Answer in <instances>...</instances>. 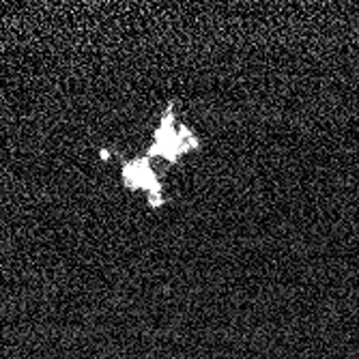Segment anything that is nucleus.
I'll list each match as a JSON object with an SVG mask.
<instances>
[{"instance_id":"obj_1","label":"nucleus","mask_w":359,"mask_h":359,"mask_svg":"<svg viewBox=\"0 0 359 359\" xmlns=\"http://www.w3.org/2000/svg\"><path fill=\"white\" fill-rule=\"evenodd\" d=\"M196 144L198 142L189 136V132H185V129L177 132L172 112H166L164 121H161V127L155 134V144L151 147V155H159L168 161H177L183 153H187L189 149H196Z\"/></svg>"},{"instance_id":"obj_2","label":"nucleus","mask_w":359,"mask_h":359,"mask_svg":"<svg viewBox=\"0 0 359 359\" xmlns=\"http://www.w3.org/2000/svg\"><path fill=\"white\" fill-rule=\"evenodd\" d=\"M125 183L129 185V187H149L151 189V198H153V189L159 194V189H157V183H155V177H153V172L149 170V164L142 159V161H136V164H132V166H127L125 168Z\"/></svg>"}]
</instances>
